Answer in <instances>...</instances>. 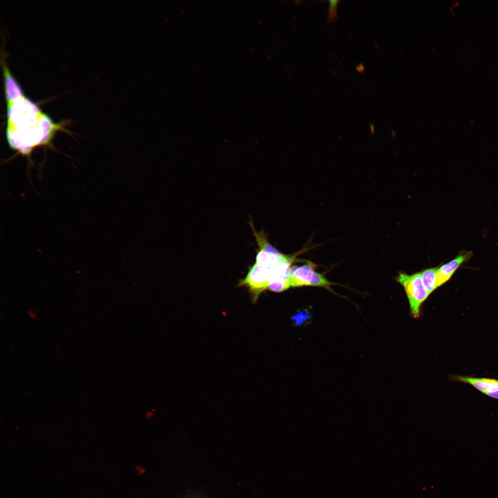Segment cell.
<instances>
[{"label":"cell","instance_id":"cell-4","mask_svg":"<svg viewBox=\"0 0 498 498\" xmlns=\"http://www.w3.org/2000/svg\"><path fill=\"white\" fill-rule=\"evenodd\" d=\"M498 425L490 419L482 411L472 407L464 428L477 429L492 432Z\"/></svg>","mask_w":498,"mask_h":498},{"label":"cell","instance_id":"cell-8","mask_svg":"<svg viewBox=\"0 0 498 498\" xmlns=\"http://www.w3.org/2000/svg\"><path fill=\"white\" fill-rule=\"evenodd\" d=\"M44 472L48 477H52L53 476V473H52V471L50 469H47L46 467L44 468Z\"/></svg>","mask_w":498,"mask_h":498},{"label":"cell","instance_id":"cell-1","mask_svg":"<svg viewBox=\"0 0 498 498\" xmlns=\"http://www.w3.org/2000/svg\"><path fill=\"white\" fill-rule=\"evenodd\" d=\"M439 390L436 387L409 398L383 393L360 427L373 432L382 452L390 441L401 434L407 424L432 418L434 403Z\"/></svg>","mask_w":498,"mask_h":498},{"label":"cell","instance_id":"cell-6","mask_svg":"<svg viewBox=\"0 0 498 498\" xmlns=\"http://www.w3.org/2000/svg\"><path fill=\"white\" fill-rule=\"evenodd\" d=\"M465 475L464 471L460 466L451 468L439 475L444 487H450L458 482Z\"/></svg>","mask_w":498,"mask_h":498},{"label":"cell","instance_id":"cell-7","mask_svg":"<svg viewBox=\"0 0 498 498\" xmlns=\"http://www.w3.org/2000/svg\"><path fill=\"white\" fill-rule=\"evenodd\" d=\"M494 9L492 16V31L493 33H498V0L494 1Z\"/></svg>","mask_w":498,"mask_h":498},{"label":"cell","instance_id":"cell-2","mask_svg":"<svg viewBox=\"0 0 498 498\" xmlns=\"http://www.w3.org/2000/svg\"><path fill=\"white\" fill-rule=\"evenodd\" d=\"M471 397L465 394L452 399L436 400L434 404V420L438 430L464 428L472 406Z\"/></svg>","mask_w":498,"mask_h":498},{"label":"cell","instance_id":"cell-5","mask_svg":"<svg viewBox=\"0 0 498 498\" xmlns=\"http://www.w3.org/2000/svg\"><path fill=\"white\" fill-rule=\"evenodd\" d=\"M436 430L434 418L423 419L407 424L401 434L412 438H421Z\"/></svg>","mask_w":498,"mask_h":498},{"label":"cell","instance_id":"cell-3","mask_svg":"<svg viewBox=\"0 0 498 498\" xmlns=\"http://www.w3.org/2000/svg\"><path fill=\"white\" fill-rule=\"evenodd\" d=\"M7 138L11 155L19 154L35 144L30 127L16 110L6 90L3 93Z\"/></svg>","mask_w":498,"mask_h":498}]
</instances>
